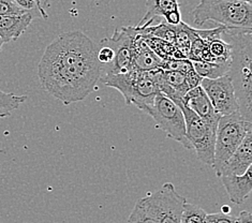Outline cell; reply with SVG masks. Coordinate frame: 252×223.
I'll return each mask as SVG.
<instances>
[{
    "label": "cell",
    "instance_id": "25",
    "mask_svg": "<svg viewBox=\"0 0 252 223\" xmlns=\"http://www.w3.org/2000/svg\"><path fill=\"white\" fill-rule=\"evenodd\" d=\"M205 223H237V218L223 213L207 214Z\"/></svg>",
    "mask_w": 252,
    "mask_h": 223
},
{
    "label": "cell",
    "instance_id": "27",
    "mask_svg": "<svg viewBox=\"0 0 252 223\" xmlns=\"http://www.w3.org/2000/svg\"><path fill=\"white\" fill-rule=\"evenodd\" d=\"M35 3L38 5L41 17L46 20L47 17H49V15L46 13V9L50 7V0H35Z\"/></svg>",
    "mask_w": 252,
    "mask_h": 223
},
{
    "label": "cell",
    "instance_id": "17",
    "mask_svg": "<svg viewBox=\"0 0 252 223\" xmlns=\"http://www.w3.org/2000/svg\"><path fill=\"white\" fill-rule=\"evenodd\" d=\"M193 69L202 78H218L229 73L230 63L216 64L204 60H191Z\"/></svg>",
    "mask_w": 252,
    "mask_h": 223
},
{
    "label": "cell",
    "instance_id": "10",
    "mask_svg": "<svg viewBox=\"0 0 252 223\" xmlns=\"http://www.w3.org/2000/svg\"><path fill=\"white\" fill-rule=\"evenodd\" d=\"M200 86L220 116L230 115L239 111L235 89L229 73L218 78H202Z\"/></svg>",
    "mask_w": 252,
    "mask_h": 223
},
{
    "label": "cell",
    "instance_id": "11",
    "mask_svg": "<svg viewBox=\"0 0 252 223\" xmlns=\"http://www.w3.org/2000/svg\"><path fill=\"white\" fill-rule=\"evenodd\" d=\"M252 166V130L245 136L235 152L216 174L218 177L224 175H243Z\"/></svg>",
    "mask_w": 252,
    "mask_h": 223
},
{
    "label": "cell",
    "instance_id": "30",
    "mask_svg": "<svg viewBox=\"0 0 252 223\" xmlns=\"http://www.w3.org/2000/svg\"><path fill=\"white\" fill-rule=\"evenodd\" d=\"M4 43H3V41H2V39L0 38V52H1V50H2V45H3Z\"/></svg>",
    "mask_w": 252,
    "mask_h": 223
},
{
    "label": "cell",
    "instance_id": "31",
    "mask_svg": "<svg viewBox=\"0 0 252 223\" xmlns=\"http://www.w3.org/2000/svg\"><path fill=\"white\" fill-rule=\"evenodd\" d=\"M237 1H244V2H249V3H251V0H237Z\"/></svg>",
    "mask_w": 252,
    "mask_h": 223
},
{
    "label": "cell",
    "instance_id": "12",
    "mask_svg": "<svg viewBox=\"0 0 252 223\" xmlns=\"http://www.w3.org/2000/svg\"><path fill=\"white\" fill-rule=\"evenodd\" d=\"M189 110L194 112L197 116L207 120L208 123L218 125L220 115L215 111L207 95L201 86H196L188 90L183 98V103Z\"/></svg>",
    "mask_w": 252,
    "mask_h": 223
},
{
    "label": "cell",
    "instance_id": "20",
    "mask_svg": "<svg viewBox=\"0 0 252 223\" xmlns=\"http://www.w3.org/2000/svg\"><path fill=\"white\" fill-rule=\"evenodd\" d=\"M127 223H159V221L140 198L129 216Z\"/></svg>",
    "mask_w": 252,
    "mask_h": 223
},
{
    "label": "cell",
    "instance_id": "22",
    "mask_svg": "<svg viewBox=\"0 0 252 223\" xmlns=\"http://www.w3.org/2000/svg\"><path fill=\"white\" fill-rule=\"evenodd\" d=\"M163 70H174V71H179L187 75L190 72L193 71V65H192L191 60L187 58H174L170 60H164L163 65L162 68Z\"/></svg>",
    "mask_w": 252,
    "mask_h": 223
},
{
    "label": "cell",
    "instance_id": "5",
    "mask_svg": "<svg viewBox=\"0 0 252 223\" xmlns=\"http://www.w3.org/2000/svg\"><path fill=\"white\" fill-rule=\"evenodd\" d=\"M252 130V122L246 119L238 111L221 116L216 130L213 168L217 174L224 162Z\"/></svg>",
    "mask_w": 252,
    "mask_h": 223
},
{
    "label": "cell",
    "instance_id": "29",
    "mask_svg": "<svg viewBox=\"0 0 252 223\" xmlns=\"http://www.w3.org/2000/svg\"><path fill=\"white\" fill-rule=\"evenodd\" d=\"M230 210H231V209H230L229 207H225V206L222 207V213H223V214H229Z\"/></svg>",
    "mask_w": 252,
    "mask_h": 223
},
{
    "label": "cell",
    "instance_id": "6",
    "mask_svg": "<svg viewBox=\"0 0 252 223\" xmlns=\"http://www.w3.org/2000/svg\"><path fill=\"white\" fill-rule=\"evenodd\" d=\"M179 107L182 108L186 123V137L191 147L195 150L197 159L203 163L213 165L216 130L218 125L208 123L184 104Z\"/></svg>",
    "mask_w": 252,
    "mask_h": 223
},
{
    "label": "cell",
    "instance_id": "8",
    "mask_svg": "<svg viewBox=\"0 0 252 223\" xmlns=\"http://www.w3.org/2000/svg\"><path fill=\"white\" fill-rule=\"evenodd\" d=\"M139 33L136 27L127 26L116 29L111 38L102 39L114 51L112 63L100 67V78L114 74L125 73L133 69L132 57H133V42Z\"/></svg>",
    "mask_w": 252,
    "mask_h": 223
},
{
    "label": "cell",
    "instance_id": "24",
    "mask_svg": "<svg viewBox=\"0 0 252 223\" xmlns=\"http://www.w3.org/2000/svg\"><path fill=\"white\" fill-rule=\"evenodd\" d=\"M12 2H13L17 8L23 10L24 12L32 13L33 16L40 15V12H39L37 3H35V0H12Z\"/></svg>",
    "mask_w": 252,
    "mask_h": 223
},
{
    "label": "cell",
    "instance_id": "4",
    "mask_svg": "<svg viewBox=\"0 0 252 223\" xmlns=\"http://www.w3.org/2000/svg\"><path fill=\"white\" fill-rule=\"evenodd\" d=\"M106 87L115 88L123 95L126 104H133L143 113H147L160 92L153 72L132 69L125 73L100 78Z\"/></svg>",
    "mask_w": 252,
    "mask_h": 223
},
{
    "label": "cell",
    "instance_id": "23",
    "mask_svg": "<svg viewBox=\"0 0 252 223\" xmlns=\"http://www.w3.org/2000/svg\"><path fill=\"white\" fill-rule=\"evenodd\" d=\"M27 12H24L12 2V0H0V16L3 15H21Z\"/></svg>",
    "mask_w": 252,
    "mask_h": 223
},
{
    "label": "cell",
    "instance_id": "1",
    "mask_svg": "<svg viewBox=\"0 0 252 223\" xmlns=\"http://www.w3.org/2000/svg\"><path fill=\"white\" fill-rule=\"evenodd\" d=\"M98 46L82 32L59 34L38 65L41 86L64 105L87 98L100 81Z\"/></svg>",
    "mask_w": 252,
    "mask_h": 223
},
{
    "label": "cell",
    "instance_id": "21",
    "mask_svg": "<svg viewBox=\"0 0 252 223\" xmlns=\"http://www.w3.org/2000/svg\"><path fill=\"white\" fill-rule=\"evenodd\" d=\"M207 213L194 204L186 202L184 205L181 223H205Z\"/></svg>",
    "mask_w": 252,
    "mask_h": 223
},
{
    "label": "cell",
    "instance_id": "28",
    "mask_svg": "<svg viewBox=\"0 0 252 223\" xmlns=\"http://www.w3.org/2000/svg\"><path fill=\"white\" fill-rule=\"evenodd\" d=\"M237 223H252V214L248 210H243L237 217Z\"/></svg>",
    "mask_w": 252,
    "mask_h": 223
},
{
    "label": "cell",
    "instance_id": "26",
    "mask_svg": "<svg viewBox=\"0 0 252 223\" xmlns=\"http://www.w3.org/2000/svg\"><path fill=\"white\" fill-rule=\"evenodd\" d=\"M164 21L166 24H169V25L172 26H177L179 24L182 23V12L181 9H177V10H174L171 11L167 13L164 17Z\"/></svg>",
    "mask_w": 252,
    "mask_h": 223
},
{
    "label": "cell",
    "instance_id": "16",
    "mask_svg": "<svg viewBox=\"0 0 252 223\" xmlns=\"http://www.w3.org/2000/svg\"><path fill=\"white\" fill-rule=\"evenodd\" d=\"M146 13L137 24L136 28L144 29L152 25L157 17H164L169 12L181 9L179 0H147Z\"/></svg>",
    "mask_w": 252,
    "mask_h": 223
},
{
    "label": "cell",
    "instance_id": "15",
    "mask_svg": "<svg viewBox=\"0 0 252 223\" xmlns=\"http://www.w3.org/2000/svg\"><path fill=\"white\" fill-rule=\"evenodd\" d=\"M33 17L32 13L0 16V38L3 43H10L19 39L31 26Z\"/></svg>",
    "mask_w": 252,
    "mask_h": 223
},
{
    "label": "cell",
    "instance_id": "14",
    "mask_svg": "<svg viewBox=\"0 0 252 223\" xmlns=\"http://www.w3.org/2000/svg\"><path fill=\"white\" fill-rule=\"evenodd\" d=\"M164 60L161 59L156 54L142 37V34H136L133 42V57H132V65L133 69L139 71L151 72L162 68Z\"/></svg>",
    "mask_w": 252,
    "mask_h": 223
},
{
    "label": "cell",
    "instance_id": "9",
    "mask_svg": "<svg viewBox=\"0 0 252 223\" xmlns=\"http://www.w3.org/2000/svg\"><path fill=\"white\" fill-rule=\"evenodd\" d=\"M141 200L157 218L159 223H181L186 198L177 193L171 183H166L161 188L149 193Z\"/></svg>",
    "mask_w": 252,
    "mask_h": 223
},
{
    "label": "cell",
    "instance_id": "7",
    "mask_svg": "<svg viewBox=\"0 0 252 223\" xmlns=\"http://www.w3.org/2000/svg\"><path fill=\"white\" fill-rule=\"evenodd\" d=\"M146 114L155 120L159 129L165 132L167 137L181 143L185 148L192 149L186 137V123L182 108L172 100L159 93Z\"/></svg>",
    "mask_w": 252,
    "mask_h": 223
},
{
    "label": "cell",
    "instance_id": "2",
    "mask_svg": "<svg viewBox=\"0 0 252 223\" xmlns=\"http://www.w3.org/2000/svg\"><path fill=\"white\" fill-rule=\"evenodd\" d=\"M232 47L229 75L232 78L239 113L252 122V30L227 29Z\"/></svg>",
    "mask_w": 252,
    "mask_h": 223
},
{
    "label": "cell",
    "instance_id": "18",
    "mask_svg": "<svg viewBox=\"0 0 252 223\" xmlns=\"http://www.w3.org/2000/svg\"><path fill=\"white\" fill-rule=\"evenodd\" d=\"M160 73L167 85L179 96H182L183 98L186 93L190 90L187 83V78H186V75L182 73V72L174 70H163L160 68Z\"/></svg>",
    "mask_w": 252,
    "mask_h": 223
},
{
    "label": "cell",
    "instance_id": "13",
    "mask_svg": "<svg viewBox=\"0 0 252 223\" xmlns=\"http://www.w3.org/2000/svg\"><path fill=\"white\" fill-rule=\"evenodd\" d=\"M252 167L243 175H224L220 180L234 204H243L250 196L252 191Z\"/></svg>",
    "mask_w": 252,
    "mask_h": 223
},
{
    "label": "cell",
    "instance_id": "19",
    "mask_svg": "<svg viewBox=\"0 0 252 223\" xmlns=\"http://www.w3.org/2000/svg\"><path fill=\"white\" fill-rule=\"evenodd\" d=\"M27 100V96L4 93L0 89V118L10 116L12 112L17 110Z\"/></svg>",
    "mask_w": 252,
    "mask_h": 223
},
{
    "label": "cell",
    "instance_id": "3",
    "mask_svg": "<svg viewBox=\"0 0 252 223\" xmlns=\"http://www.w3.org/2000/svg\"><path fill=\"white\" fill-rule=\"evenodd\" d=\"M191 15L197 27L208 21L227 29H251L252 26L251 3L237 0H201Z\"/></svg>",
    "mask_w": 252,
    "mask_h": 223
}]
</instances>
